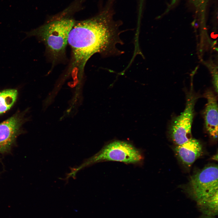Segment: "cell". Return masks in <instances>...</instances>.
Listing matches in <instances>:
<instances>
[{
  "label": "cell",
  "instance_id": "cell-1",
  "mask_svg": "<svg viewBox=\"0 0 218 218\" xmlns=\"http://www.w3.org/2000/svg\"><path fill=\"white\" fill-rule=\"evenodd\" d=\"M111 2L109 1L95 17L75 21L69 33L68 43L72 52L70 70L77 74H83L87 62L96 53L104 56L121 54L116 47L117 44L122 43L119 36V24L113 19Z\"/></svg>",
  "mask_w": 218,
  "mask_h": 218
},
{
  "label": "cell",
  "instance_id": "cell-2",
  "mask_svg": "<svg viewBox=\"0 0 218 218\" xmlns=\"http://www.w3.org/2000/svg\"><path fill=\"white\" fill-rule=\"evenodd\" d=\"M75 22L71 18H59L25 33L26 38L35 36L42 42L48 53L56 60L65 53L68 35Z\"/></svg>",
  "mask_w": 218,
  "mask_h": 218
},
{
  "label": "cell",
  "instance_id": "cell-3",
  "mask_svg": "<svg viewBox=\"0 0 218 218\" xmlns=\"http://www.w3.org/2000/svg\"><path fill=\"white\" fill-rule=\"evenodd\" d=\"M187 191L196 202L198 208L218 199L217 165L206 166L193 175L188 184Z\"/></svg>",
  "mask_w": 218,
  "mask_h": 218
},
{
  "label": "cell",
  "instance_id": "cell-4",
  "mask_svg": "<svg viewBox=\"0 0 218 218\" xmlns=\"http://www.w3.org/2000/svg\"><path fill=\"white\" fill-rule=\"evenodd\" d=\"M141 151L126 141L116 140L105 145L90 160L91 163L113 161L138 164L143 161Z\"/></svg>",
  "mask_w": 218,
  "mask_h": 218
},
{
  "label": "cell",
  "instance_id": "cell-5",
  "mask_svg": "<svg viewBox=\"0 0 218 218\" xmlns=\"http://www.w3.org/2000/svg\"><path fill=\"white\" fill-rule=\"evenodd\" d=\"M197 97L192 90L187 94L185 108L173 118L169 129L172 140L177 145L183 144L192 138L191 127L194 116V106Z\"/></svg>",
  "mask_w": 218,
  "mask_h": 218
},
{
  "label": "cell",
  "instance_id": "cell-6",
  "mask_svg": "<svg viewBox=\"0 0 218 218\" xmlns=\"http://www.w3.org/2000/svg\"><path fill=\"white\" fill-rule=\"evenodd\" d=\"M21 124L17 116H12L0 124V153L9 152L18 135Z\"/></svg>",
  "mask_w": 218,
  "mask_h": 218
},
{
  "label": "cell",
  "instance_id": "cell-7",
  "mask_svg": "<svg viewBox=\"0 0 218 218\" xmlns=\"http://www.w3.org/2000/svg\"><path fill=\"white\" fill-rule=\"evenodd\" d=\"M205 96L207 100L204 111L205 127L209 134L216 139L218 135V104L217 98L211 91H206Z\"/></svg>",
  "mask_w": 218,
  "mask_h": 218
},
{
  "label": "cell",
  "instance_id": "cell-8",
  "mask_svg": "<svg viewBox=\"0 0 218 218\" xmlns=\"http://www.w3.org/2000/svg\"><path fill=\"white\" fill-rule=\"evenodd\" d=\"M175 151L183 164L190 167L201 155L202 147L198 140L192 138L183 144L177 146Z\"/></svg>",
  "mask_w": 218,
  "mask_h": 218
},
{
  "label": "cell",
  "instance_id": "cell-9",
  "mask_svg": "<svg viewBox=\"0 0 218 218\" xmlns=\"http://www.w3.org/2000/svg\"><path fill=\"white\" fill-rule=\"evenodd\" d=\"M18 92L15 89H8L0 92V114L9 110L15 101Z\"/></svg>",
  "mask_w": 218,
  "mask_h": 218
},
{
  "label": "cell",
  "instance_id": "cell-10",
  "mask_svg": "<svg viewBox=\"0 0 218 218\" xmlns=\"http://www.w3.org/2000/svg\"><path fill=\"white\" fill-rule=\"evenodd\" d=\"M196 12L203 16L209 0H191Z\"/></svg>",
  "mask_w": 218,
  "mask_h": 218
},
{
  "label": "cell",
  "instance_id": "cell-11",
  "mask_svg": "<svg viewBox=\"0 0 218 218\" xmlns=\"http://www.w3.org/2000/svg\"><path fill=\"white\" fill-rule=\"evenodd\" d=\"M199 218H215L214 216H209L203 215Z\"/></svg>",
  "mask_w": 218,
  "mask_h": 218
},
{
  "label": "cell",
  "instance_id": "cell-12",
  "mask_svg": "<svg viewBox=\"0 0 218 218\" xmlns=\"http://www.w3.org/2000/svg\"><path fill=\"white\" fill-rule=\"evenodd\" d=\"M195 27L196 28H197L198 27V24L197 23H195Z\"/></svg>",
  "mask_w": 218,
  "mask_h": 218
}]
</instances>
